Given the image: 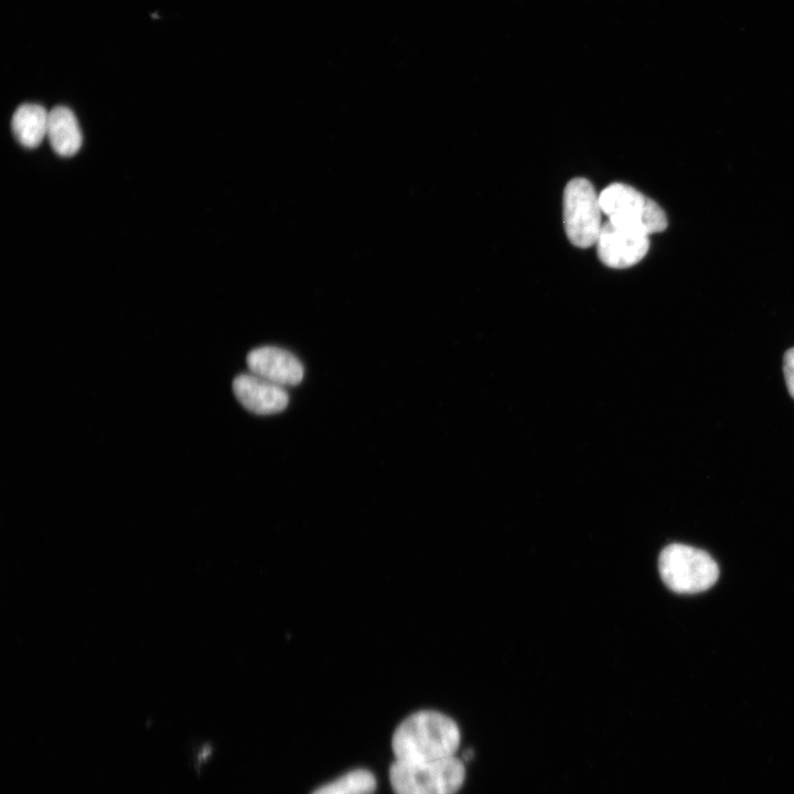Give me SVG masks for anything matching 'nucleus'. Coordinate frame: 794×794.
<instances>
[{
    "mask_svg": "<svg viewBox=\"0 0 794 794\" xmlns=\"http://www.w3.org/2000/svg\"><path fill=\"white\" fill-rule=\"evenodd\" d=\"M460 731L448 716L421 710L408 716L395 730L391 748L396 760L433 761L454 757Z\"/></svg>",
    "mask_w": 794,
    "mask_h": 794,
    "instance_id": "1",
    "label": "nucleus"
},
{
    "mask_svg": "<svg viewBox=\"0 0 794 794\" xmlns=\"http://www.w3.org/2000/svg\"><path fill=\"white\" fill-rule=\"evenodd\" d=\"M464 775V765L455 757L433 761L395 760L389 769L395 794H454Z\"/></svg>",
    "mask_w": 794,
    "mask_h": 794,
    "instance_id": "2",
    "label": "nucleus"
},
{
    "mask_svg": "<svg viewBox=\"0 0 794 794\" xmlns=\"http://www.w3.org/2000/svg\"><path fill=\"white\" fill-rule=\"evenodd\" d=\"M658 570L664 583L677 593L705 591L719 576V568L708 552L684 544H670L662 550Z\"/></svg>",
    "mask_w": 794,
    "mask_h": 794,
    "instance_id": "3",
    "label": "nucleus"
},
{
    "mask_svg": "<svg viewBox=\"0 0 794 794\" xmlns=\"http://www.w3.org/2000/svg\"><path fill=\"white\" fill-rule=\"evenodd\" d=\"M602 212L618 225L641 230L647 235L663 232L667 226L664 211L634 187L613 183L600 194Z\"/></svg>",
    "mask_w": 794,
    "mask_h": 794,
    "instance_id": "4",
    "label": "nucleus"
},
{
    "mask_svg": "<svg viewBox=\"0 0 794 794\" xmlns=\"http://www.w3.org/2000/svg\"><path fill=\"white\" fill-rule=\"evenodd\" d=\"M599 195L583 178L568 182L564 191V225L569 240L587 248L597 243L603 223Z\"/></svg>",
    "mask_w": 794,
    "mask_h": 794,
    "instance_id": "5",
    "label": "nucleus"
},
{
    "mask_svg": "<svg viewBox=\"0 0 794 794\" xmlns=\"http://www.w3.org/2000/svg\"><path fill=\"white\" fill-rule=\"evenodd\" d=\"M596 245L599 258L605 266L623 269L644 258L650 242L647 234L608 219L601 227Z\"/></svg>",
    "mask_w": 794,
    "mask_h": 794,
    "instance_id": "6",
    "label": "nucleus"
},
{
    "mask_svg": "<svg viewBox=\"0 0 794 794\" xmlns=\"http://www.w3.org/2000/svg\"><path fill=\"white\" fill-rule=\"evenodd\" d=\"M251 374L279 386H294L303 378V366L296 355L276 346H261L246 357Z\"/></svg>",
    "mask_w": 794,
    "mask_h": 794,
    "instance_id": "7",
    "label": "nucleus"
},
{
    "mask_svg": "<svg viewBox=\"0 0 794 794\" xmlns=\"http://www.w3.org/2000/svg\"><path fill=\"white\" fill-rule=\"evenodd\" d=\"M233 391L247 410L257 415L280 412L289 403L288 393L282 386L251 373L236 376L233 380Z\"/></svg>",
    "mask_w": 794,
    "mask_h": 794,
    "instance_id": "8",
    "label": "nucleus"
},
{
    "mask_svg": "<svg viewBox=\"0 0 794 794\" xmlns=\"http://www.w3.org/2000/svg\"><path fill=\"white\" fill-rule=\"evenodd\" d=\"M46 137L53 150L62 157H72L79 150L83 137L69 108L57 106L49 111Z\"/></svg>",
    "mask_w": 794,
    "mask_h": 794,
    "instance_id": "9",
    "label": "nucleus"
},
{
    "mask_svg": "<svg viewBox=\"0 0 794 794\" xmlns=\"http://www.w3.org/2000/svg\"><path fill=\"white\" fill-rule=\"evenodd\" d=\"M49 111L37 104H23L12 116L11 128L15 139L25 148L37 147L46 137Z\"/></svg>",
    "mask_w": 794,
    "mask_h": 794,
    "instance_id": "10",
    "label": "nucleus"
},
{
    "mask_svg": "<svg viewBox=\"0 0 794 794\" xmlns=\"http://www.w3.org/2000/svg\"><path fill=\"white\" fill-rule=\"evenodd\" d=\"M376 788L375 776L367 770L350 771L312 794H372Z\"/></svg>",
    "mask_w": 794,
    "mask_h": 794,
    "instance_id": "11",
    "label": "nucleus"
},
{
    "mask_svg": "<svg viewBox=\"0 0 794 794\" xmlns=\"http://www.w3.org/2000/svg\"><path fill=\"white\" fill-rule=\"evenodd\" d=\"M783 374L791 397L794 399V347L787 350L783 356Z\"/></svg>",
    "mask_w": 794,
    "mask_h": 794,
    "instance_id": "12",
    "label": "nucleus"
}]
</instances>
